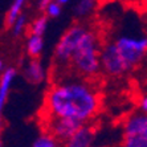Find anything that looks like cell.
I'll use <instances>...</instances> for the list:
<instances>
[{
  "label": "cell",
  "instance_id": "obj_1",
  "mask_svg": "<svg viewBox=\"0 0 147 147\" xmlns=\"http://www.w3.org/2000/svg\"><path fill=\"white\" fill-rule=\"evenodd\" d=\"M101 41L97 31L84 23L69 27L55 49V62L70 68L81 77H93L101 70Z\"/></svg>",
  "mask_w": 147,
  "mask_h": 147
},
{
  "label": "cell",
  "instance_id": "obj_2",
  "mask_svg": "<svg viewBox=\"0 0 147 147\" xmlns=\"http://www.w3.org/2000/svg\"><path fill=\"white\" fill-rule=\"evenodd\" d=\"M45 109L51 117L70 118L80 123H86L98 111L99 97L85 81H62L48 90Z\"/></svg>",
  "mask_w": 147,
  "mask_h": 147
},
{
  "label": "cell",
  "instance_id": "obj_3",
  "mask_svg": "<svg viewBox=\"0 0 147 147\" xmlns=\"http://www.w3.org/2000/svg\"><path fill=\"white\" fill-rule=\"evenodd\" d=\"M147 55V36L121 34L101 49V70L118 77L130 72Z\"/></svg>",
  "mask_w": 147,
  "mask_h": 147
},
{
  "label": "cell",
  "instance_id": "obj_4",
  "mask_svg": "<svg viewBox=\"0 0 147 147\" xmlns=\"http://www.w3.org/2000/svg\"><path fill=\"white\" fill-rule=\"evenodd\" d=\"M122 147H147V114L137 111L126 118L122 129Z\"/></svg>",
  "mask_w": 147,
  "mask_h": 147
},
{
  "label": "cell",
  "instance_id": "obj_5",
  "mask_svg": "<svg viewBox=\"0 0 147 147\" xmlns=\"http://www.w3.org/2000/svg\"><path fill=\"white\" fill-rule=\"evenodd\" d=\"M84 123H80L70 118H61V117H51L49 122V134L57 138L60 142H66Z\"/></svg>",
  "mask_w": 147,
  "mask_h": 147
},
{
  "label": "cell",
  "instance_id": "obj_6",
  "mask_svg": "<svg viewBox=\"0 0 147 147\" xmlns=\"http://www.w3.org/2000/svg\"><path fill=\"white\" fill-rule=\"evenodd\" d=\"M94 140V131L90 126L84 123L78 130L65 142L64 147H92Z\"/></svg>",
  "mask_w": 147,
  "mask_h": 147
},
{
  "label": "cell",
  "instance_id": "obj_7",
  "mask_svg": "<svg viewBox=\"0 0 147 147\" xmlns=\"http://www.w3.org/2000/svg\"><path fill=\"white\" fill-rule=\"evenodd\" d=\"M16 77V70L13 68L5 69L1 74H0V129L3 126V118H1V111L4 107V102L9 94L11 86L13 84V80Z\"/></svg>",
  "mask_w": 147,
  "mask_h": 147
},
{
  "label": "cell",
  "instance_id": "obj_8",
  "mask_svg": "<svg viewBox=\"0 0 147 147\" xmlns=\"http://www.w3.org/2000/svg\"><path fill=\"white\" fill-rule=\"evenodd\" d=\"M25 78L32 84H40L45 78V69L38 58H32L24 69Z\"/></svg>",
  "mask_w": 147,
  "mask_h": 147
},
{
  "label": "cell",
  "instance_id": "obj_9",
  "mask_svg": "<svg viewBox=\"0 0 147 147\" xmlns=\"http://www.w3.org/2000/svg\"><path fill=\"white\" fill-rule=\"evenodd\" d=\"M98 0H78L74 7V15L77 19H86L96 11Z\"/></svg>",
  "mask_w": 147,
  "mask_h": 147
},
{
  "label": "cell",
  "instance_id": "obj_10",
  "mask_svg": "<svg viewBox=\"0 0 147 147\" xmlns=\"http://www.w3.org/2000/svg\"><path fill=\"white\" fill-rule=\"evenodd\" d=\"M42 49H44V38H42V36L31 33V36L27 40V53L29 55V57L37 58L41 55Z\"/></svg>",
  "mask_w": 147,
  "mask_h": 147
},
{
  "label": "cell",
  "instance_id": "obj_11",
  "mask_svg": "<svg viewBox=\"0 0 147 147\" xmlns=\"http://www.w3.org/2000/svg\"><path fill=\"white\" fill-rule=\"evenodd\" d=\"M25 4H27V0H12V4L11 7L8 8L7 16H5V24L7 27H12L16 19L20 15H23V9H24Z\"/></svg>",
  "mask_w": 147,
  "mask_h": 147
},
{
  "label": "cell",
  "instance_id": "obj_12",
  "mask_svg": "<svg viewBox=\"0 0 147 147\" xmlns=\"http://www.w3.org/2000/svg\"><path fill=\"white\" fill-rule=\"evenodd\" d=\"M48 19L49 17L47 15H41V16L36 17L31 23V33L44 36L47 28H48Z\"/></svg>",
  "mask_w": 147,
  "mask_h": 147
},
{
  "label": "cell",
  "instance_id": "obj_13",
  "mask_svg": "<svg viewBox=\"0 0 147 147\" xmlns=\"http://www.w3.org/2000/svg\"><path fill=\"white\" fill-rule=\"evenodd\" d=\"M58 142L60 140L53 137L52 134L45 133V134H41L40 137L34 140L32 147H60Z\"/></svg>",
  "mask_w": 147,
  "mask_h": 147
},
{
  "label": "cell",
  "instance_id": "obj_14",
  "mask_svg": "<svg viewBox=\"0 0 147 147\" xmlns=\"http://www.w3.org/2000/svg\"><path fill=\"white\" fill-rule=\"evenodd\" d=\"M42 11H44L45 15H47L49 19H55V17H58L61 15L62 5L58 3L57 0H52V1H49V3L45 5V8Z\"/></svg>",
  "mask_w": 147,
  "mask_h": 147
},
{
  "label": "cell",
  "instance_id": "obj_15",
  "mask_svg": "<svg viewBox=\"0 0 147 147\" xmlns=\"http://www.w3.org/2000/svg\"><path fill=\"white\" fill-rule=\"evenodd\" d=\"M27 25H28V23H27V17H25V15H20V16L16 19V21L12 24V27H11V29H12V34H13L15 37H19L20 34L24 33Z\"/></svg>",
  "mask_w": 147,
  "mask_h": 147
},
{
  "label": "cell",
  "instance_id": "obj_16",
  "mask_svg": "<svg viewBox=\"0 0 147 147\" xmlns=\"http://www.w3.org/2000/svg\"><path fill=\"white\" fill-rule=\"evenodd\" d=\"M139 111L143 114H147V94H144L139 99Z\"/></svg>",
  "mask_w": 147,
  "mask_h": 147
},
{
  "label": "cell",
  "instance_id": "obj_17",
  "mask_svg": "<svg viewBox=\"0 0 147 147\" xmlns=\"http://www.w3.org/2000/svg\"><path fill=\"white\" fill-rule=\"evenodd\" d=\"M49 1H52V0H37L38 8H40V9H44L45 5H47V4H48Z\"/></svg>",
  "mask_w": 147,
  "mask_h": 147
},
{
  "label": "cell",
  "instance_id": "obj_18",
  "mask_svg": "<svg viewBox=\"0 0 147 147\" xmlns=\"http://www.w3.org/2000/svg\"><path fill=\"white\" fill-rule=\"evenodd\" d=\"M58 3L61 4V5H66V4L69 3V1H70V0H57Z\"/></svg>",
  "mask_w": 147,
  "mask_h": 147
},
{
  "label": "cell",
  "instance_id": "obj_19",
  "mask_svg": "<svg viewBox=\"0 0 147 147\" xmlns=\"http://www.w3.org/2000/svg\"><path fill=\"white\" fill-rule=\"evenodd\" d=\"M1 70H3V61H1V60H0V74H1Z\"/></svg>",
  "mask_w": 147,
  "mask_h": 147
},
{
  "label": "cell",
  "instance_id": "obj_20",
  "mask_svg": "<svg viewBox=\"0 0 147 147\" xmlns=\"http://www.w3.org/2000/svg\"><path fill=\"white\" fill-rule=\"evenodd\" d=\"M92 147H107V146H103V144H93Z\"/></svg>",
  "mask_w": 147,
  "mask_h": 147
},
{
  "label": "cell",
  "instance_id": "obj_21",
  "mask_svg": "<svg viewBox=\"0 0 147 147\" xmlns=\"http://www.w3.org/2000/svg\"><path fill=\"white\" fill-rule=\"evenodd\" d=\"M106 1H110V0H98V3H106Z\"/></svg>",
  "mask_w": 147,
  "mask_h": 147
},
{
  "label": "cell",
  "instance_id": "obj_22",
  "mask_svg": "<svg viewBox=\"0 0 147 147\" xmlns=\"http://www.w3.org/2000/svg\"><path fill=\"white\" fill-rule=\"evenodd\" d=\"M0 147H1V139H0Z\"/></svg>",
  "mask_w": 147,
  "mask_h": 147
}]
</instances>
